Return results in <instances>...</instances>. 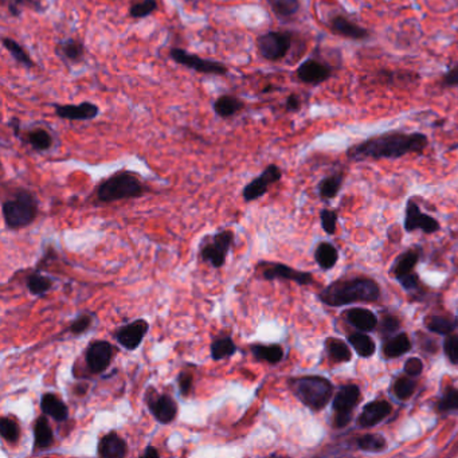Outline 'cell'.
Masks as SVG:
<instances>
[{"label":"cell","mask_w":458,"mask_h":458,"mask_svg":"<svg viewBox=\"0 0 458 458\" xmlns=\"http://www.w3.org/2000/svg\"><path fill=\"white\" fill-rule=\"evenodd\" d=\"M429 145V137L421 132L391 131L370 137L347 149V158L353 162L399 159L410 154H422Z\"/></svg>","instance_id":"6da1fadb"},{"label":"cell","mask_w":458,"mask_h":458,"mask_svg":"<svg viewBox=\"0 0 458 458\" xmlns=\"http://www.w3.org/2000/svg\"><path fill=\"white\" fill-rule=\"evenodd\" d=\"M318 297L328 306H344L353 302H374L380 297V289L374 280L357 277L335 281Z\"/></svg>","instance_id":"7a4b0ae2"},{"label":"cell","mask_w":458,"mask_h":458,"mask_svg":"<svg viewBox=\"0 0 458 458\" xmlns=\"http://www.w3.org/2000/svg\"><path fill=\"white\" fill-rule=\"evenodd\" d=\"M289 387L297 399L313 411L323 410L333 394L332 383L326 377L316 375L291 379Z\"/></svg>","instance_id":"3957f363"},{"label":"cell","mask_w":458,"mask_h":458,"mask_svg":"<svg viewBox=\"0 0 458 458\" xmlns=\"http://www.w3.org/2000/svg\"><path fill=\"white\" fill-rule=\"evenodd\" d=\"M3 219L8 229L19 230L30 226L38 216V200L28 189H19L3 202Z\"/></svg>","instance_id":"277c9868"},{"label":"cell","mask_w":458,"mask_h":458,"mask_svg":"<svg viewBox=\"0 0 458 458\" xmlns=\"http://www.w3.org/2000/svg\"><path fill=\"white\" fill-rule=\"evenodd\" d=\"M145 186L128 171H120L105 179L97 189V198L100 202L112 203L124 199H136L144 195Z\"/></svg>","instance_id":"5b68a950"},{"label":"cell","mask_w":458,"mask_h":458,"mask_svg":"<svg viewBox=\"0 0 458 458\" xmlns=\"http://www.w3.org/2000/svg\"><path fill=\"white\" fill-rule=\"evenodd\" d=\"M256 43L258 53L264 59L277 62L284 59L291 52L293 35L289 31H267L258 35Z\"/></svg>","instance_id":"8992f818"},{"label":"cell","mask_w":458,"mask_h":458,"mask_svg":"<svg viewBox=\"0 0 458 458\" xmlns=\"http://www.w3.org/2000/svg\"><path fill=\"white\" fill-rule=\"evenodd\" d=\"M359 399H360V388L357 384L348 383L339 387L332 402V408L335 411V418H333L335 428L343 429L350 424L352 413L356 404H359Z\"/></svg>","instance_id":"52a82bcc"},{"label":"cell","mask_w":458,"mask_h":458,"mask_svg":"<svg viewBox=\"0 0 458 458\" xmlns=\"http://www.w3.org/2000/svg\"><path fill=\"white\" fill-rule=\"evenodd\" d=\"M169 58L176 62L178 65H182L187 69H191L200 74H213V76H226L229 73V67L219 61L214 59H206L198 54L189 53L185 49L174 48L169 50Z\"/></svg>","instance_id":"ba28073f"},{"label":"cell","mask_w":458,"mask_h":458,"mask_svg":"<svg viewBox=\"0 0 458 458\" xmlns=\"http://www.w3.org/2000/svg\"><path fill=\"white\" fill-rule=\"evenodd\" d=\"M257 269H260V277L267 281L284 280L292 281L301 287H306L313 284V275L308 271L293 269L285 264L280 262H260L257 264Z\"/></svg>","instance_id":"9c48e42d"},{"label":"cell","mask_w":458,"mask_h":458,"mask_svg":"<svg viewBox=\"0 0 458 458\" xmlns=\"http://www.w3.org/2000/svg\"><path fill=\"white\" fill-rule=\"evenodd\" d=\"M234 242V233L231 230H223L216 234L211 241L200 249V257L205 262L213 268L219 269L225 265L227 253Z\"/></svg>","instance_id":"30bf717a"},{"label":"cell","mask_w":458,"mask_h":458,"mask_svg":"<svg viewBox=\"0 0 458 458\" xmlns=\"http://www.w3.org/2000/svg\"><path fill=\"white\" fill-rule=\"evenodd\" d=\"M145 404L152 417L160 425H169L176 419L178 404L167 394H159L154 387H149L145 394Z\"/></svg>","instance_id":"8fae6325"},{"label":"cell","mask_w":458,"mask_h":458,"mask_svg":"<svg viewBox=\"0 0 458 458\" xmlns=\"http://www.w3.org/2000/svg\"><path fill=\"white\" fill-rule=\"evenodd\" d=\"M333 66L320 58L312 56L305 59L297 67V80L306 85L318 86L328 81L333 76Z\"/></svg>","instance_id":"7c38bea8"},{"label":"cell","mask_w":458,"mask_h":458,"mask_svg":"<svg viewBox=\"0 0 458 458\" xmlns=\"http://www.w3.org/2000/svg\"><path fill=\"white\" fill-rule=\"evenodd\" d=\"M281 178H282L281 168L275 164H269L261 172L260 176H257L256 179H253L250 183H247L243 187V200L244 202H253V200H257V199L262 198L268 192L270 186L280 182Z\"/></svg>","instance_id":"4fadbf2b"},{"label":"cell","mask_w":458,"mask_h":458,"mask_svg":"<svg viewBox=\"0 0 458 458\" xmlns=\"http://www.w3.org/2000/svg\"><path fill=\"white\" fill-rule=\"evenodd\" d=\"M113 355L114 347L107 340L93 342L85 352V362L89 373L94 375L105 373L110 366Z\"/></svg>","instance_id":"5bb4252c"},{"label":"cell","mask_w":458,"mask_h":458,"mask_svg":"<svg viewBox=\"0 0 458 458\" xmlns=\"http://www.w3.org/2000/svg\"><path fill=\"white\" fill-rule=\"evenodd\" d=\"M148 331H149L148 322L144 319H137L132 323L120 326L114 333V339L123 348L135 351L143 343Z\"/></svg>","instance_id":"9a60e30c"},{"label":"cell","mask_w":458,"mask_h":458,"mask_svg":"<svg viewBox=\"0 0 458 458\" xmlns=\"http://www.w3.org/2000/svg\"><path fill=\"white\" fill-rule=\"evenodd\" d=\"M441 229L439 222L434 219L433 216L424 214L419 209V206L410 199L406 207V216H404V230L407 233L422 230L426 234L437 233Z\"/></svg>","instance_id":"2e32d148"},{"label":"cell","mask_w":458,"mask_h":458,"mask_svg":"<svg viewBox=\"0 0 458 458\" xmlns=\"http://www.w3.org/2000/svg\"><path fill=\"white\" fill-rule=\"evenodd\" d=\"M326 26L335 35L352 39V41H363V39L370 38V35H371V32L367 28L355 23L353 21H351L350 18L340 15V14L329 18Z\"/></svg>","instance_id":"e0dca14e"},{"label":"cell","mask_w":458,"mask_h":458,"mask_svg":"<svg viewBox=\"0 0 458 458\" xmlns=\"http://www.w3.org/2000/svg\"><path fill=\"white\" fill-rule=\"evenodd\" d=\"M393 411V406L384 399L373 401L366 404L356 419V425L362 429H370L377 426L383 419H386Z\"/></svg>","instance_id":"ac0fdd59"},{"label":"cell","mask_w":458,"mask_h":458,"mask_svg":"<svg viewBox=\"0 0 458 458\" xmlns=\"http://www.w3.org/2000/svg\"><path fill=\"white\" fill-rule=\"evenodd\" d=\"M56 117L69 121H90L100 114V108L89 101L81 104H67V105H53Z\"/></svg>","instance_id":"d6986e66"},{"label":"cell","mask_w":458,"mask_h":458,"mask_svg":"<svg viewBox=\"0 0 458 458\" xmlns=\"http://www.w3.org/2000/svg\"><path fill=\"white\" fill-rule=\"evenodd\" d=\"M128 453L127 441L117 433L110 431L101 437L97 446V455L101 458H123Z\"/></svg>","instance_id":"ffe728a7"},{"label":"cell","mask_w":458,"mask_h":458,"mask_svg":"<svg viewBox=\"0 0 458 458\" xmlns=\"http://www.w3.org/2000/svg\"><path fill=\"white\" fill-rule=\"evenodd\" d=\"M55 54L66 65L80 63L85 59V46L77 38H66L56 43Z\"/></svg>","instance_id":"44dd1931"},{"label":"cell","mask_w":458,"mask_h":458,"mask_svg":"<svg viewBox=\"0 0 458 458\" xmlns=\"http://www.w3.org/2000/svg\"><path fill=\"white\" fill-rule=\"evenodd\" d=\"M41 410L55 422H66L69 419V407L54 393H46L41 397Z\"/></svg>","instance_id":"7402d4cb"},{"label":"cell","mask_w":458,"mask_h":458,"mask_svg":"<svg viewBox=\"0 0 458 458\" xmlns=\"http://www.w3.org/2000/svg\"><path fill=\"white\" fill-rule=\"evenodd\" d=\"M54 444V431L52 429L48 415H42L35 421L34 425V450H48Z\"/></svg>","instance_id":"603a6c76"},{"label":"cell","mask_w":458,"mask_h":458,"mask_svg":"<svg viewBox=\"0 0 458 458\" xmlns=\"http://www.w3.org/2000/svg\"><path fill=\"white\" fill-rule=\"evenodd\" d=\"M346 318L350 325L362 332L374 331L379 324L377 315L366 308H352L346 313Z\"/></svg>","instance_id":"cb8c5ba5"},{"label":"cell","mask_w":458,"mask_h":458,"mask_svg":"<svg viewBox=\"0 0 458 458\" xmlns=\"http://www.w3.org/2000/svg\"><path fill=\"white\" fill-rule=\"evenodd\" d=\"M244 108V103L240 97L231 96V94H223L219 96L213 104V109L216 112V116L220 118H229L240 112H242Z\"/></svg>","instance_id":"d4e9b609"},{"label":"cell","mask_w":458,"mask_h":458,"mask_svg":"<svg viewBox=\"0 0 458 458\" xmlns=\"http://www.w3.org/2000/svg\"><path fill=\"white\" fill-rule=\"evenodd\" d=\"M419 257H421V249L419 247H413V249L406 250L394 261L393 268H391V274L395 278H398V277L404 275L407 273H411L413 269L415 268V265L418 264Z\"/></svg>","instance_id":"484cf974"},{"label":"cell","mask_w":458,"mask_h":458,"mask_svg":"<svg viewBox=\"0 0 458 458\" xmlns=\"http://www.w3.org/2000/svg\"><path fill=\"white\" fill-rule=\"evenodd\" d=\"M250 351L257 362H267L269 364H278L285 355L280 344H254Z\"/></svg>","instance_id":"4316f807"},{"label":"cell","mask_w":458,"mask_h":458,"mask_svg":"<svg viewBox=\"0 0 458 458\" xmlns=\"http://www.w3.org/2000/svg\"><path fill=\"white\" fill-rule=\"evenodd\" d=\"M237 351H238V347L234 343V340L231 339V336H226V335L216 337L210 346V355L214 362H220L223 359L231 357L233 355L237 353Z\"/></svg>","instance_id":"83f0119b"},{"label":"cell","mask_w":458,"mask_h":458,"mask_svg":"<svg viewBox=\"0 0 458 458\" xmlns=\"http://www.w3.org/2000/svg\"><path fill=\"white\" fill-rule=\"evenodd\" d=\"M25 140L34 151H38V152L49 151L54 143L53 135L45 128L30 129L25 136Z\"/></svg>","instance_id":"f1b7e54d"},{"label":"cell","mask_w":458,"mask_h":458,"mask_svg":"<svg viewBox=\"0 0 458 458\" xmlns=\"http://www.w3.org/2000/svg\"><path fill=\"white\" fill-rule=\"evenodd\" d=\"M339 260L337 249L329 242H322L315 250V261L323 270H331L335 268Z\"/></svg>","instance_id":"f546056e"},{"label":"cell","mask_w":458,"mask_h":458,"mask_svg":"<svg viewBox=\"0 0 458 458\" xmlns=\"http://www.w3.org/2000/svg\"><path fill=\"white\" fill-rule=\"evenodd\" d=\"M411 348V342L406 333H398L395 336H391L386 340L383 346V353L393 359V357H399L408 352Z\"/></svg>","instance_id":"4dcf8cb0"},{"label":"cell","mask_w":458,"mask_h":458,"mask_svg":"<svg viewBox=\"0 0 458 458\" xmlns=\"http://www.w3.org/2000/svg\"><path fill=\"white\" fill-rule=\"evenodd\" d=\"M273 14L281 21H289L295 18L300 11L298 0H267Z\"/></svg>","instance_id":"1f68e13d"},{"label":"cell","mask_w":458,"mask_h":458,"mask_svg":"<svg viewBox=\"0 0 458 458\" xmlns=\"http://www.w3.org/2000/svg\"><path fill=\"white\" fill-rule=\"evenodd\" d=\"M348 343L352 346V348L356 351V353L362 357H370L375 353L377 344L366 333L356 332L348 336Z\"/></svg>","instance_id":"d6a6232c"},{"label":"cell","mask_w":458,"mask_h":458,"mask_svg":"<svg viewBox=\"0 0 458 458\" xmlns=\"http://www.w3.org/2000/svg\"><path fill=\"white\" fill-rule=\"evenodd\" d=\"M1 43H3V48L10 53V55L19 65H22L26 69H32L35 66V62L31 59V56L28 55V52L25 50V48L19 42H17L12 38H3Z\"/></svg>","instance_id":"836d02e7"},{"label":"cell","mask_w":458,"mask_h":458,"mask_svg":"<svg viewBox=\"0 0 458 458\" xmlns=\"http://www.w3.org/2000/svg\"><path fill=\"white\" fill-rule=\"evenodd\" d=\"M325 351L326 355L336 363H346L350 362L352 357L348 346L336 337H329L325 340Z\"/></svg>","instance_id":"e575fe53"},{"label":"cell","mask_w":458,"mask_h":458,"mask_svg":"<svg viewBox=\"0 0 458 458\" xmlns=\"http://www.w3.org/2000/svg\"><path fill=\"white\" fill-rule=\"evenodd\" d=\"M356 446L366 453H382L387 449V441L380 434H366L356 439Z\"/></svg>","instance_id":"d590c367"},{"label":"cell","mask_w":458,"mask_h":458,"mask_svg":"<svg viewBox=\"0 0 458 458\" xmlns=\"http://www.w3.org/2000/svg\"><path fill=\"white\" fill-rule=\"evenodd\" d=\"M53 278L38 271L30 274L26 280V287L32 296H45L53 288Z\"/></svg>","instance_id":"8d00e7d4"},{"label":"cell","mask_w":458,"mask_h":458,"mask_svg":"<svg viewBox=\"0 0 458 458\" xmlns=\"http://www.w3.org/2000/svg\"><path fill=\"white\" fill-rule=\"evenodd\" d=\"M344 180V175L342 172H336L333 175L325 176L323 180L318 185V192L322 199H332L337 195V192L342 189Z\"/></svg>","instance_id":"74e56055"},{"label":"cell","mask_w":458,"mask_h":458,"mask_svg":"<svg viewBox=\"0 0 458 458\" xmlns=\"http://www.w3.org/2000/svg\"><path fill=\"white\" fill-rule=\"evenodd\" d=\"M158 0H134L129 6V17L132 19H144L158 11Z\"/></svg>","instance_id":"f35d334b"},{"label":"cell","mask_w":458,"mask_h":458,"mask_svg":"<svg viewBox=\"0 0 458 458\" xmlns=\"http://www.w3.org/2000/svg\"><path fill=\"white\" fill-rule=\"evenodd\" d=\"M426 328L438 335H450L455 332L457 324L444 316H430L426 320Z\"/></svg>","instance_id":"ab89813d"},{"label":"cell","mask_w":458,"mask_h":458,"mask_svg":"<svg viewBox=\"0 0 458 458\" xmlns=\"http://www.w3.org/2000/svg\"><path fill=\"white\" fill-rule=\"evenodd\" d=\"M0 435L8 444H17L21 438V429L18 424L10 417H3L0 419Z\"/></svg>","instance_id":"60d3db41"},{"label":"cell","mask_w":458,"mask_h":458,"mask_svg":"<svg viewBox=\"0 0 458 458\" xmlns=\"http://www.w3.org/2000/svg\"><path fill=\"white\" fill-rule=\"evenodd\" d=\"M415 387H417V382L413 379V377H408L407 375V377H398L395 380V383L393 386V391L398 399L406 401L414 394Z\"/></svg>","instance_id":"b9f144b4"},{"label":"cell","mask_w":458,"mask_h":458,"mask_svg":"<svg viewBox=\"0 0 458 458\" xmlns=\"http://www.w3.org/2000/svg\"><path fill=\"white\" fill-rule=\"evenodd\" d=\"M25 8L43 12L45 7L38 0H8V12L12 18H19Z\"/></svg>","instance_id":"7bdbcfd3"},{"label":"cell","mask_w":458,"mask_h":458,"mask_svg":"<svg viewBox=\"0 0 458 458\" xmlns=\"http://www.w3.org/2000/svg\"><path fill=\"white\" fill-rule=\"evenodd\" d=\"M438 411L441 413H449V411H456L458 410V388L453 386H448L438 401L437 404Z\"/></svg>","instance_id":"ee69618b"},{"label":"cell","mask_w":458,"mask_h":458,"mask_svg":"<svg viewBox=\"0 0 458 458\" xmlns=\"http://www.w3.org/2000/svg\"><path fill=\"white\" fill-rule=\"evenodd\" d=\"M93 319H94V315H92V313H83L81 316H79L73 323L70 324L69 332L73 333V335H76V336L85 333L92 326Z\"/></svg>","instance_id":"f6af8a7d"},{"label":"cell","mask_w":458,"mask_h":458,"mask_svg":"<svg viewBox=\"0 0 458 458\" xmlns=\"http://www.w3.org/2000/svg\"><path fill=\"white\" fill-rule=\"evenodd\" d=\"M380 335L384 337H391L399 328H401V322L393 316V315H386L382 322H380Z\"/></svg>","instance_id":"bcb514c9"},{"label":"cell","mask_w":458,"mask_h":458,"mask_svg":"<svg viewBox=\"0 0 458 458\" xmlns=\"http://www.w3.org/2000/svg\"><path fill=\"white\" fill-rule=\"evenodd\" d=\"M320 219L324 231L329 236H333L336 233V226H337V214L332 210L324 209L320 213Z\"/></svg>","instance_id":"7dc6e473"},{"label":"cell","mask_w":458,"mask_h":458,"mask_svg":"<svg viewBox=\"0 0 458 458\" xmlns=\"http://www.w3.org/2000/svg\"><path fill=\"white\" fill-rule=\"evenodd\" d=\"M444 351L453 364H458V335H448L444 343Z\"/></svg>","instance_id":"c3c4849f"},{"label":"cell","mask_w":458,"mask_h":458,"mask_svg":"<svg viewBox=\"0 0 458 458\" xmlns=\"http://www.w3.org/2000/svg\"><path fill=\"white\" fill-rule=\"evenodd\" d=\"M178 387H179V393L182 397H189L192 391V386H194V374L189 371H180V374L178 375Z\"/></svg>","instance_id":"681fc988"},{"label":"cell","mask_w":458,"mask_h":458,"mask_svg":"<svg viewBox=\"0 0 458 458\" xmlns=\"http://www.w3.org/2000/svg\"><path fill=\"white\" fill-rule=\"evenodd\" d=\"M404 371L408 377H419L424 371V362L419 357H408L404 363Z\"/></svg>","instance_id":"f907efd6"},{"label":"cell","mask_w":458,"mask_h":458,"mask_svg":"<svg viewBox=\"0 0 458 458\" xmlns=\"http://www.w3.org/2000/svg\"><path fill=\"white\" fill-rule=\"evenodd\" d=\"M397 281L404 287L406 291H408V292L415 291V289L419 288V277H418V274H415V273H413V271H411V273H407V274H404V275H401V277H398Z\"/></svg>","instance_id":"816d5d0a"},{"label":"cell","mask_w":458,"mask_h":458,"mask_svg":"<svg viewBox=\"0 0 458 458\" xmlns=\"http://www.w3.org/2000/svg\"><path fill=\"white\" fill-rule=\"evenodd\" d=\"M441 85L444 87H455L458 86V62L455 63L442 77Z\"/></svg>","instance_id":"f5cc1de1"},{"label":"cell","mask_w":458,"mask_h":458,"mask_svg":"<svg viewBox=\"0 0 458 458\" xmlns=\"http://www.w3.org/2000/svg\"><path fill=\"white\" fill-rule=\"evenodd\" d=\"M285 108L288 112H298L300 108H301V98L298 94H291L288 98H287V103H285Z\"/></svg>","instance_id":"db71d44e"},{"label":"cell","mask_w":458,"mask_h":458,"mask_svg":"<svg viewBox=\"0 0 458 458\" xmlns=\"http://www.w3.org/2000/svg\"><path fill=\"white\" fill-rule=\"evenodd\" d=\"M421 348L424 352H430V353H435L437 352V343H434V340L430 337H424L421 340Z\"/></svg>","instance_id":"11a10c76"},{"label":"cell","mask_w":458,"mask_h":458,"mask_svg":"<svg viewBox=\"0 0 458 458\" xmlns=\"http://www.w3.org/2000/svg\"><path fill=\"white\" fill-rule=\"evenodd\" d=\"M8 125H10V128L12 129V132H14V135L21 136V120L19 118H17V117H12L11 120H10V123H8Z\"/></svg>","instance_id":"9f6ffc18"},{"label":"cell","mask_w":458,"mask_h":458,"mask_svg":"<svg viewBox=\"0 0 458 458\" xmlns=\"http://www.w3.org/2000/svg\"><path fill=\"white\" fill-rule=\"evenodd\" d=\"M143 457H159L160 456V453L158 452V449L156 448H154V446H147L145 448V450L143 452V455H141Z\"/></svg>","instance_id":"6f0895ef"}]
</instances>
